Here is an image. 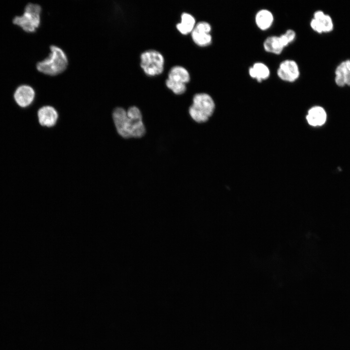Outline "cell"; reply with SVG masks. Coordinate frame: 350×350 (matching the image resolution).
<instances>
[{
	"instance_id": "cell-4",
	"label": "cell",
	"mask_w": 350,
	"mask_h": 350,
	"mask_svg": "<svg viewBox=\"0 0 350 350\" xmlns=\"http://www.w3.org/2000/svg\"><path fill=\"white\" fill-rule=\"evenodd\" d=\"M41 7L36 3H29L26 5L23 14L15 17L13 23L19 26L24 31L33 32L40 23Z\"/></svg>"
},
{
	"instance_id": "cell-19",
	"label": "cell",
	"mask_w": 350,
	"mask_h": 350,
	"mask_svg": "<svg viewBox=\"0 0 350 350\" xmlns=\"http://www.w3.org/2000/svg\"><path fill=\"white\" fill-rule=\"evenodd\" d=\"M310 26L314 31L319 34L323 33L320 23L317 20L313 18L311 21Z\"/></svg>"
},
{
	"instance_id": "cell-8",
	"label": "cell",
	"mask_w": 350,
	"mask_h": 350,
	"mask_svg": "<svg viewBox=\"0 0 350 350\" xmlns=\"http://www.w3.org/2000/svg\"><path fill=\"white\" fill-rule=\"evenodd\" d=\"M277 73L281 80L287 82H293L298 78L300 71L295 61L286 59L280 63Z\"/></svg>"
},
{
	"instance_id": "cell-16",
	"label": "cell",
	"mask_w": 350,
	"mask_h": 350,
	"mask_svg": "<svg viewBox=\"0 0 350 350\" xmlns=\"http://www.w3.org/2000/svg\"><path fill=\"white\" fill-rule=\"evenodd\" d=\"M263 47L266 52L275 54H280L284 48L279 36L276 35L267 37L263 42Z\"/></svg>"
},
{
	"instance_id": "cell-6",
	"label": "cell",
	"mask_w": 350,
	"mask_h": 350,
	"mask_svg": "<svg viewBox=\"0 0 350 350\" xmlns=\"http://www.w3.org/2000/svg\"><path fill=\"white\" fill-rule=\"evenodd\" d=\"M140 59V66L146 75L154 76L163 72L164 58L159 51L154 49L145 50L141 53Z\"/></svg>"
},
{
	"instance_id": "cell-17",
	"label": "cell",
	"mask_w": 350,
	"mask_h": 350,
	"mask_svg": "<svg viewBox=\"0 0 350 350\" xmlns=\"http://www.w3.org/2000/svg\"><path fill=\"white\" fill-rule=\"evenodd\" d=\"M313 18L320 22L323 33H328L332 30L333 25L331 17L325 14L323 11L320 10L315 11Z\"/></svg>"
},
{
	"instance_id": "cell-9",
	"label": "cell",
	"mask_w": 350,
	"mask_h": 350,
	"mask_svg": "<svg viewBox=\"0 0 350 350\" xmlns=\"http://www.w3.org/2000/svg\"><path fill=\"white\" fill-rule=\"evenodd\" d=\"M37 118L40 125L50 128L57 124L59 119V113L54 106L46 105L38 109Z\"/></svg>"
},
{
	"instance_id": "cell-11",
	"label": "cell",
	"mask_w": 350,
	"mask_h": 350,
	"mask_svg": "<svg viewBox=\"0 0 350 350\" xmlns=\"http://www.w3.org/2000/svg\"><path fill=\"white\" fill-rule=\"evenodd\" d=\"M335 75V82L338 86H350V60L342 62L337 67Z\"/></svg>"
},
{
	"instance_id": "cell-14",
	"label": "cell",
	"mask_w": 350,
	"mask_h": 350,
	"mask_svg": "<svg viewBox=\"0 0 350 350\" xmlns=\"http://www.w3.org/2000/svg\"><path fill=\"white\" fill-rule=\"evenodd\" d=\"M181 21L176 24L177 30L182 35H186L193 30L196 20L191 14L184 12L180 16Z\"/></svg>"
},
{
	"instance_id": "cell-12",
	"label": "cell",
	"mask_w": 350,
	"mask_h": 350,
	"mask_svg": "<svg viewBox=\"0 0 350 350\" xmlns=\"http://www.w3.org/2000/svg\"><path fill=\"white\" fill-rule=\"evenodd\" d=\"M255 23L261 30L268 29L273 24L274 16L269 10L262 9L257 12L255 17Z\"/></svg>"
},
{
	"instance_id": "cell-10",
	"label": "cell",
	"mask_w": 350,
	"mask_h": 350,
	"mask_svg": "<svg viewBox=\"0 0 350 350\" xmlns=\"http://www.w3.org/2000/svg\"><path fill=\"white\" fill-rule=\"evenodd\" d=\"M35 96L34 89L30 86L23 85L19 86L14 94V99L17 104L22 108L30 105Z\"/></svg>"
},
{
	"instance_id": "cell-18",
	"label": "cell",
	"mask_w": 350,
	"mask_h": 350,
	"mask_svg": "<svg viewBox=\"0 0 350 350\" xmlns=\"http://www.w3.org/2000/svg\"><path fill=\"white\" fill-rule=\"evenodd\" d=\"M296 32L292 30H287L285 33L279 36L280 41L285 48L292 43L296 38Z\"/></svg>"
},
{
	"instance_id": "cell-13",
	"label": "cell",
	"mask_w": 350,
	"mask_h": 350,
	"mask_svg": "<svg viewBox=\"0 0 350 350\" xmlns=\"http://www.w3.org/2000/svg\"><path fill=\"white\" fill-rule=\"evenodd\" d=\"M326 113L321 106H315L311 108L306 116L308 123L312 126L323 124L326 120Z\"/></svg>"
},
{
	"instance_id": "cell-7",
	"label": "cell",
	"mask_w": 350,
	"mask_h": 350,
	"mask_svg": "<svg viewBox=\"0 0 350 350\" xmlns=\"http://www.w3.org/2000/svg\"><path fill=\"white\" fill-rule=\"evenodd\" d=\"M211 26L206 21H200L196 23L191 33L193 42L200 47L209 46L212 42V36L210 34Z\"/></svg>"
},
{
	"instance_id": "cell-1",
	"label": "cell",
	"mask_w": 350,
	"mask_h": 350,
	"mask_svg": "<svg viewBox=\"0 0 350 350\" xmlns=\"http://www.w3.org/2000/svg\"><path fill=\"white\" fill-rule=\"evenodd\" d=\"M112 122L118 135L124 140L138 139L145 136L146 130L140 109L133 105L127 109L121 106L113 109Z\"/></svg>"
},
{
	"instance_id": "cell-3",
	"label": "cell",
	"mask_w": 350,
	"mask_h": 350,
	"mask_svg": "<svg viewBox=\"0 0 350 350\" xmlns=\"http://www.w3.org/2000/svg\"><path fill=\"white\" fill-rule=\"evenodd\" d=\"M48 56L38 62L36 67L40 72L54 76L63 72L68 65V58L64 51L60 47L52 45Z\"/></svg>"
},
{
	"instance_id": "cell-15",
	"label": "cell",
	"mask_w": 350,
	"mask_h": 350,
	"mask_svg": "<svg viewBox=\"0 0 350 350\" xmlns=\"http://www.w3.org/2000/svg\"><path fill=\"white\" fill-rule=\"evenodd\" d=\"M249 76L261 82L269 78L270 72L269 68L262 62L255 63L248 70Z\"/></svg>"
},
{
	"instance_id": "cell-5",
	"label": "cell",
	"mask_w": 350,
	"mask_h": 350,
	"mask_svg": "<svg viewBox=\"0 0 350 350\" xmlns=\"http://www.w3.org/2000/svg\"><path fill=\"white\" fill-rule=\"evenodd\" d=\"M190 79V74L187 69L182 66L175 65L168 71L165 85L175 95H182L186 91V84Z\"/></svg>"
},
{
	"instance_id": "cell-2",
	"label": "cell",
	"mask_w": 350,
	"mask_h": 350,
	"mask_svg": "<svg viewBox=\"0 0 350 350\" xmlns=\"http://www.w3.org/2000/svg\"><path fill=\"white\" fill-rule=\"evenodd\" d=\"M215 107V102L210 94L199 92L193 95L188 113L195 123L203 124L208 122L213 116Z\"/></svg>"
}]
</instances>
